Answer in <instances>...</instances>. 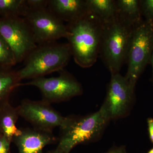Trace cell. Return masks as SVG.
Here are the masks:
<instances>
[{"mask_svg": "<svg viewBox=\"0 0 153 153\" xmlns=\"http://www.w3.org/2000/svg\"><path fill=\"white\" fill-rule=\"evenodd\" d=\"M103 24L88 12L85 16L66 25L67 40L71 55L77 65L83 68L91 67L99 56Z\"/></svg>", "mask_w": 153, "mask_h": 153, "instance_id": "cell-1", "label": "cell"}, {"mask_svg": "<svg viewBox=\"0 0 153 153\" xmlns=\"http://www.w3.org/2000/svg\"><path fill=\"white\" fill-rule=\"evenodd\" d=\"M19 116L32 124L34 128L52 132L53 129L60 127L65 117L44 101L26 99L17 107Z\"/></svg>", "mask_w": 153, "mask_h": 153, "instance_id": "cell-10", "label": "cell"}, {"mask_svg": "<svg viewBox=\"0 0 153 153\" xmlns=\"http://www.w3.org/2000/svg\"><path fill=\"white\" fill-rule=\"evenodd\" d=\"M153 52V23L142 21L134 28L128 52L125 76L135 85L144 69L150 62Z\"/></svg>", "mask_w": 153, "mask_h": 153, "instance_id": "cell-5", "label": "cell"}, {"mask_svg": "<svg viewBox=\"0 0 153 153\" xmlns=\"http://www.w3.org/2000/svg\"><path fill=\"white\" fill-rule=\"evenodd\" d=\"M111 74L105 100L102 105L110 120L123 117L128 114L134 101L135 86L119 73Z\"/></svg>", "mask_w": 153, "mask_h": 153, "instance_id": "cell-9", "label": "cell"}, {"mask_svg": "<svg viewBox=\"0 0 153 153\" xmlns=\"http://www.w3.org/2000/svg\"><path fill=\"white\" fill-rule=\"evenodd\" d=\"M110 120L102 106L97 112L84 116L65 117L60 127L61 135L57 147L64 153H70L77 145L95 141Z\"/></svg>", "mask_w": 153, "mask_h": 153, "instance_id": "cell-2", "label": "cell"}, {"mask_svg": "<svg viewBox=\"0 0 153 153\" xmlns=\"http://www.w3.org/2000/svg\"><path fill=\"white\" fill-rule=\"evenodd\" d=\"M28 11L26 0H0V18H24Z\"/></svg>", "mask_w": 153, "mask_h": 153, "instance_id": "cell-17", "label": "cell"}, {"mask_svg": "<svg viewBox=\"0 0 153 153\" xmlns=\"http://www.w3.org/2000/svg\"><path fill=\"white\" fill-rule=\"evenodd\" d=\"M28 10H37L48 7V0H26Z\"/></svg>", "mask_w": 153, "mask_h": 153, "instance_id": "cell-20", "label": "cell"}, {"mask_svg": "<svg viewBox=\"0 0 153 153\" xmlns=\"http://www.w3.org/2000/svg\"><path fill=\"white\" fill-rule=\"evenodd\" d=\"M117 15L127 23L136 26L142 22L140 1H115Z\"/></svg>", "mask_w": 153, "mask_h": 153, "instance_id": "cell-14", "label": "cell"}, {"mask_svg": "<svg viewBox=\"0 0 153 153\" xmlns=\"http://www.w3.org/2000/svg\"><path fill=\"white\" fill-rule=\"evenodd\" d=\"M10 144L11 143L3 135L0 137V153H10Z\"/></svg>", "mask_w": 153, "mask_h": 153, "instance_id": "cell-21", "label": "cell"}, {"mask_svg": "<svg viewBox=\"0 0 153 153\" xmlns=\"http://www.w3.org/2000/svg\"><path fill=\"white\" fill-rule=\"evenodd\" d=\"M150 62L151 64L152 65V69H153V52L152 53V57H151Z\"/></svg>", "mask_w": 153, "mask_h": 153, "instance_id": "cell-25", "label": "cell"}, {"mask_svg": "<svg viewBox=\"0 0 153 153\" xmlns=\"http://www.w3.org/2000/svg\"><path fill=\"white\" fill-rule=\"evenodd\" d=\"M18 71L12 68L0 69V109L9 102L13 91L21 85Z\"/></svg>", "mask_w": 153, "mask_h": 153, "instance_id": "cell-15", "label": "cell"}, {"mask_svg": "<svg viewBox=\"0 0 153 153\" xmlns=\"http://www.w3.org/2000/svg\"><path fill=\"white\" fill-rule=\"evenodd\" d=\"M17 63L10 47L0 35V69L11 68Z\"/></svg>", "mask_w": 153, "mask_h": 153, "instance_id": "cell-18", "label": "cell"}, {"mask_svg": "<svg viewBox=\"0 0 153 153\" xmlns=\"http://www.w3.org/2000/svg\"><path fill=\"white\" fill-rule=\"evenodd\" d=\"M147 153H153V147L148 151Z\"/></svg>", "mask_w": 153, "mask_h": 153, "instance_id": "cell-26", "label": "cell"}, {"mask_svg": "<svg viewBox=\"0 0 153 153\" xmlns=\"http://www.w3.org/2000/svg\"><path fill=\"white\" fill-rule=\"evenodd\" d=\"M142 15L145 17L146 22L153 23V0L140 1Z\"/></svg>", "mask_w": 153, "mask_h": 153, "instance_id": "cell-19", "label": "cell"}, {"mask_svg": "<svg viewBox=\"0 0 153 153\" xmlns=\"http://www.w3.org/2000/svg\"><path fill=\"white\" fill-rule=\"evenodd\" d=\"M71 55L68 43L56 41L37 45L25 59V66L18 71L20 79H36L60 71L68 64Z\"/></svg>", "mask_w": 153, "mask_h": 153, "instance_id": "cell-4", "label": "cell"}, {"mask_svg": "<svg viewBox=\"0 0 153 153\" xmlns=\"http://www.w3.org/2000/svg\"><path fill=\"white\" fill-rule=\"evenodd\" d=\"M19 116L17 107L12 106L10 102L0 109V128L3 135L11 143L22 132L16 126Z\"/></svg>", "mask_w": 153, "mask_h": 153, "instance_id": "cell-13", "label": "cell"}, {"mask_svg": "<svg viewBox=\"0 0 153 153\" xmlns=\"http://www.w3.org/2000/svg\"><path fill=\"white\" fill-rule=\"evenodd\" d=\"M3 135L2 133L1 130V128H0V137Z\"/></svg>", "mask_w": 153, "mask_h": 153, "instance_id": "cell-27", "label": "cell"}, {"mask_svg": "<svg viewBox=\"0 0 153 153\" xmlns=\"http://www.w3.org/2000/svg\"><path fill=\"white\" fill-rule=\"evenodd\" d=\"M0 35L9 44L17 63L25 60L37 47L33 34L24 18H0Z\"/></svg>", "mask_w": 153, "mask_h": 153, "instance_id": "cell-6", "label": "cell"}, {"mask_svg": "<svg viewBox=\"0 0 153 153\" xmlns=\"http://www.w3.org/2000/svg\"><path fill=\"white\" fill-rule=\"evenodd\" d=\"M148 132L151 142L153 144V119L149 118L147 119Z\"/></svg>", "mask_w": 153, "mask_h": 153, "instance_id": "cell-23", "label": "cell"}, {"mask_svg": "<svg viewBox=\"0 0 153 153\" xmlns=\"http://www.w3.org/2000/svg\"><path fill=\"white\" fill-rule=\"evenodd\" d=\"M46 153H64L63 151L60 149L58 147H57L56 149L52 150L49 151Z\"/></svg>", "mask_w": 153, "mask_h": 153, "instance_id": "cell-24", "label": "cell"}, {"mask_svg": "<svg viewBox=\"0 0 153 153\" xmlns=\"http://www.w3.org/2000/svg\"><path fill=\"white\" fill-rule=\"evenodd\" d=\"M135 27L117 14L114 19L103 24L99 56L111 74L119 73L126 62Z\"/></svg>", "mask_w": 153, "mask_h": 153, "instance_id": "cell-3", "label": "cell"}, {"mask_svg": "<svg viewBox=\"0 0 153 153\" xmlns=\"http://www.w3.org/2000/svg\"><path fill=\"white\" fill-rule=\"evenodd\" d=\"M21 134L14 137L13 142L19 150V153H43L47 146L55 143L56 137L51 132L35 128L21 129Z\"/></svg>", "mask_w": 153, "mask_h": 153, "instance_id": "cell-11", "label": "cell"}, {"mask_svg": "<svg viewBox=\"0 0 153 153\" xmlns=\"http://www.w3.org/2000/svg\"><path fill=\"white\" fill-rule=\"evenodd\" d=\"M105 153H128L127 151L125 146H114Z\"/></svg>", "mask_w": 153, "mask_h": 153, "instance_id": "cell-22", "label": "cell"}, {"mask_svg": "<svg viewBox=\"0 0 153 153\" xmlns=\"http://www.w3.org/2000/svg\"><path fill=\"white\" fill-rule=\"evenodd\" d=\"M24 19L37 45L66 38L68 36L66 25L52 13L48 7L28 10Z\"/></svg>", "mask_w": 153, "mask_h": 153, "instance_id": "cell-7", "label": "cell"}, {"mask_svg": "<svg viewBox=\"0 0 153 153\" xmlns=\"http://www.w3.org/2000/svg\"><path fill=\"white\" fill-rule=\"evenodd\" d=\"M60 72L59 76L39 77L21 83L20 86L30 85L38 88L42 93L43 100L50 104L65 101L82 94L81 84L66 71L63 70Z\"/></svg>", "mask_w": 153, "mask_h": 153, "instance_id": "cell-8", "label": "cell"}, {"mask_svg": "<svg viewBox=\"0 0 153 153\" xmlns=\"http://www.w3.org/2000/svg\"><path fill=\"white\" fill-rule=\"evenodd\" d=\"M49 10L62 22H75L88 10L86 0H48Z\"/></svg>", "mask_w": 153, "mask_h": 153, "instance_id": "cell-12", "label": "cell"}, {"mask_svg": "<svg viewBox=\"0 0 153 153\" xmlns=\"http://www.w3.org/2000/svg\"><path fill=\"white\" fill-rule=\"evenodd\" d=\"M88 10L103 24L110 22L116 16L115 1L86 0Z\"/></svg>", "mask_w": 153, "mask_h": 153, "instance_id": "cell-16", "label": "cell"}]
</instances>
